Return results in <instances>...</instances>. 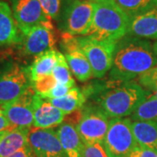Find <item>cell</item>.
<instances>
[{
    "label": "cell",
    "instance_id": "cell-1",
    "mask_svg": "<svg viewBox=\"0 0 157 157\" xmlns=\"http://www.w3.org/2000/svg\"><path fill=\"white\" fill-rule=\"evenodd\" d=\"M156 66L157 55L151 43L126 35L116 43L109 78L114 81H130Z\"/></svg>",
    "mask_w": 157,
    "mask_h": 157
},
{
    "label": "cell",
    "instance_id": "cell-2",
    "mask_svg": "<svg viewBox=\"0 0 157 157\" xmlns=\"http://www.w3.org/2000/svg\"><path fill=\"white\" fill-rule=\"evenodd\" d=\"M101 93L94 97L100 107L109 118H124L131 115L150 93L134 81H114L106 83Z\"/></svg>",
    "mask_w": 157,
    "mask_h": 157
},
{
    "label": "cell",
    "instance_id": "cell-3",
    "mask_svg": "<svg viewBox=\"0 0 157 157\" xmlns=\"http://www.w3.org/2000/svg\"><path fill=\"white\" fill-rule=\"evenodd\" d=\"M93 23L86 36L118 42L128 34L130 17L113 0H96Z\"/></svg>",
    "mask_w": 157,
    "mask_h": 157
},
{
    "label": "cell",
    "instance_id": "cell-4",
    "mask_svg": "<svg viewBox=\"0 0 157 157\" xmlns=\"http://www.w3.org/2000/svg\"><path fill=\"white\" fill-rule=\"evenodd\" d=\"M132 120L128 118H113L103 141L109 157H131L133 151L139 146L132 130Z\"/></svg>",
    "mask_w": 157,
    "mask_h": 157
},
{
    "label": "cell",
    "instance_id": "cell-5",
    "mask_svg": "<svg viewBox=\"0 0 157 157\" xmlns=\"http://www.w3.org/2000/svg\"><path fill=\"white\" fill-rule=\"evenodd\" d=\"M78 41L92 67L94 78H102L110 72L117 42L101 40L89 36L78 37Z\"/></svg>",
    "mask_w": 157,
    "mask_h": 157
},
{
    "label": "cell",
    "instance_id": "cell-6",
    "mask_svg": "<svg viewBox=\"0 0 157 157\" xmlns=\"http://www.w3.org/2000/svg\"><path fill=\"white\" fill-rule=\"evenodd\" d=\"M108 116L100 106L89 105L81 108V115L75 126L84 143H103L109 127Z\"/></svg>",
    "mask_w": 157,
    "mask_h": 157
},
{
    "label": "cell",
    "instance_id": "cell-7",
    "mask_svg": "<svg viewBox=\"0 0 157 157\" xmlns=\"http://www.w3.org/2000/svg\"><path fill=\"white\" fill-rule=\"evenodd\" d=\"M26 71L11 65L0 71V107L16 101L32 86Z\"/></svg>",
    "mask_w": 157,
    "mask_h": 157
},
{
    "label": "cell",
    "instance_id": "cell-8",
    "mask_svg": "<svg viewBox=\"0 0 157 157\" xmlns=\"http://www.w3.org/2000/svg\"><path fill=\"white\" fill-rule=\"evenodd\" d=\"M94 2L73 0L66 11L64 33L71 36H86L93 23Z\"/></svg>",
    "mask_w": 157,
    "mask_h": 157
},
{
    "label": "cell",
    "instance_id": "cell-9",
    "mask_svg": "<svg viewBox=\"0 0 157 157\" xmlns=\"http://www.w3.org/2000/svg\"><path fill=\"white\" fill-rule=\"evenodd\" d=\"M23 50L26 55L38 56L52 50L55 43V33L51 20L39 24L22 34Z\"/></svg>",
    "mask_w": 157,
    "mask_h": 157
},
{
    "label": "cell",
    "instance_id": "cell-10",
    "mask_svg": "<svg viewBox=\"0 0 157 157\" xmlns=\"http://www.w3.org/2000/svg\"><path fill=\"white\" fill-rule=\"evenodd\" d=\"M36 92L31 86L16 101L2 106V112L14 128H28L33 125V98Z\"/></svg>",
    "mask_w": 157,
    "mask_h": 157
},
{
    "label": "cell",
    "instance_id": "cell-11",
    "mask_svg": "<svg viewBox=\"0 0 157 157\" xmlns=\"http://www.w3.org/2000/svg\"><path fill=\"white\" fill-rule=\"evenodd\" d=\"M29 144L36 157H68L54 128H30Z\"/></svg>",
    "mask_w": 157,
    "mask_h": 157
},
{
    "label": "cell",
    "instance_id": "cell-12",
    "mask_svg": "<svg viewBox=\"0 0 157 157\" xmlns=\"http://www.w3.org/2000/svg\"><path fill=\"white\" fill-rule=\"evenodd\" d=\"M62 47L65 50L67 59L71 72L78 81L85 82L93 76V70L83 50L78 45V38L63 33Z\"/></svg>",
    "mask_w": 157,
    "mask_h": 157
},
{
    "label": "cell",
    "instance_id": "cell-13",
    "mask_svg": "<svg viewBox=\"0 0 157 157\" xmlns=\"http://www.w3.org/2000/svg\"><path fill=\"white\" fill-rule=\"evenodd\" d=\"M13 17L21 34L39 24L49 21L39 0H10Z\"/></svg>",
    "mask_w": 157,
    "mask_h": 157
},
{
    "label": "cell",
    "instance_id": "cell-14",
    "mask_svg": "<svg viewBox=\"0 0 157 157\" xmlns=\"http://www.w3.org/2000/svg\"><path fill=\"white\" fill-rule=\"evenodd\" d=\"M33 125L35 128H52L65 120L66 114L50 101L35 94L33 98Z\"/></svg>",
    "mask_w": 157,
    "mask_h": 157
},
{
    "label": "cell",
    "instance_id": "cell-15",
    "mask_svg": "<svg viewBox=\"0 0 157 157\" xmlns=\"http://www.w3.org/2000/svg\"><path fill=\"white\" fill-rule=\"evenodd\" d=\"M127 35L144 39H157V7L130 17Z\"/></svg>",
    "mask_w": 157,
    "mask_h": 157
},
{
    "label": "cell",
    "instance_id": "cell-16",
    "mask_svg": "<svg viewBox=\"0 0 157 157\" xmlns=\"http://www.w3.org/2000/svg\"><path fill=\"white\" fill-rule=\"evenodd\" d=\"M22 41V34L13 17L11 6L0 1V46L15 45Z\"/></svg>",
    "mask_w": 157,
    "mask_h": 157
},
{
    "label": "cell",
    "instance_id": "cell-17",
    "mask_svg": "<svg viewBox=\"0 0 157 157\" xmlns=\"http://www.w3.org/2000/svg\"><path fill=\"white\" fill-rule=\"evenodd\" d=\"M57 134L68 157H83L84 142L73 124H61L57 130Z\"/></svg>",
    "mask_w": 157,
    "mask_h": 157
},
{
    "label": "cell",
    "instance_id": "cell-18",
    "mask_svg": "<svg viewBox=\"0 0 157 157\" xmlns=\"http://www.w3.org/2000/svg\"><path fill=\"white\" fill-rule=\"evenodd\" d=\"M132 130L139 146L157 150V120L134 121Z\"/></svg>",
    "mask_w": 157,
    "mask_h": 157
},
{
    "label": "cell",
    "instance_id": "cell-19",
    "mask_svg": "<svg viewBox=\"0 0 157 157\" xmlns=\"http://www.w3.org/2000/svg\"><path fill=\"white\" fill-rule=\"evenodd\" d=\"M30 128H16L8 131L0 140V157H8L28 145Z\"/></svg>",
    "mask_w": 157,
    "mask_h": 157
},
{
    "label": "cell",
    "instance_id": "cell-20",
    "mask_svg": "<svg viewBox=\"0 0 157 157\" xmlns=\"http://www.w3.org/2000/svg\"><path fill=\"white\" fill-rule=\"evenodd\" d=\"M59 51H47L35 57L33 64L29 67V77L32 82L52 73V70L59 59Z\"/></svg>",
    "mask_w": 157,
    "mask_h": 157
},
{
    "label": "cell",
    "instance_id": "cell-21",
    "mask_svg": "<svg viewBox=\"0 0 157 157\" xmlns=\"http://www.w3.org/2000/svg\"><path fill=\"white\" fill-rule=\"evenodd\" d=\"M86 97L83 91H80L78 87L74 86L67 94L58 99L47 100L56 107L60 109L65 114H69L75 112L84 107Z\"/></svg>",
    "mask_w": 157,
    "mask_h": 157
},
{
    "label": "cell",
    "instance_id": "cell-22",
    "mask_svg": "<svg viewBox=\"0 0 157 157\" xmlns=\"http://www.w3.org/2000/svg\"><path fill=\"white\" fill-rule=\"evenodd\" d=\"M129 17L156 8L155 0H113Z\"/></svg>",
    "mask_w": 157,
    "mask_h": 157
},
{
    "label": "cell",
    "instance_id": "cell-23",
    "mask_svg": "<svg viewBox=\"0 0 157 157\" xmlns=\"http://www.w3.org/2000/svg\"><path fill=\"white\" fill-rule=\"evenodd\" d=\"M52 74L56 79L58 84L67 85L73 87L75 86V81L70 72V68L67 59L65 58V55L62 54L61 52H59V59Z\"/></svg>",
    "mask_w": 157,
    "mask_h": 157
},
{
    "label": "cell",
    "instance_id": "cell-24",
    "mask_svg": "<svg viewBox=\"0 0 157 157\" xmlns=\"http://www.w3.org/2000/svg\"><path fill=\"white\" fill-rule=\"evenodd\" d=\"M139 84L150 93V96L157 99V67L138 78Z\"/></svg>",
    "mask_w": 157,
    "mask_h": 157
},
{
    "label": "cell",
    "instance_id": "cell-25",
    "mask_svg": "<svg viewBox=\"0 0 157 157\" xmlns=\"http://www.w3.org/2000/svg\"><path fill=\"white\" fill-rule=\"evenodd\" d=\"M58 84L56 79L52 76V74L45 76L43 78H39L36 81L32 82V86L33 87L34 91L38 94H44L45 93L49 92Z\"/></svg>",
    "mask_w": 157,
    "mask_h": 157
},
{
    "label": "cell",
    "instance_id": "cell-26",
    "mask_svg": "<svg viewBox=\"0 0 157 157\" xmlns=\"http://www.w3.org/2000/svg\"><path fill=\"white\" fill-rule=\"evenodd\" d=\"M42 9L49 19H56L61 6V0H39Z\"/></svg>",
    "mask_w": 157,
    "mask_h": 157
},
{
    "label": "cell",
    "instance_id": "cell-27",
    "mask_svg": "<svg viewBox=\"0 0 157 157\" xmlns=\"http://www.w3.org/2000/svg\"><path fill=\"white\" fill-rule=\"evenodd\" d=\"M83 157H109L103 143H84Z\"/></svg>",
    "mask_w": 157,
    "mask_h": 157
},
{
    "label": "cell",
    "instance_id": "cell-28",
    "mask_svg": "<svg viewBox=\"0 0 157 157\" xmlns=\"http://www.w3.org/2000/svg\"><path fill=\"white\" fill-rule=\"evenodd\" d=\"M72 88H73V86H67V85L57 84L49 92L45 93L44 94H40V95L39 94V95L41 98L45 99V100L58 99V98H61V97L65 96L66 94H67Z\"/></svg>",
    "mask_w": 157,
    "mask_h": 157
},
{
    "label": "cell",
    "instance_id": "cell-29",
    "mask_svg": "<svg viewBox=\"0 0 157 157\" xmlns=\"http://www.w3.org/2000/svg\"><path fill=\"white\" fill-rule=\"evenodd\" d=\"M131 157H157V150L138 146L133 151Z\"/></svg>",
    "mask_w": 157,
    "mask_h": 157
},
{
    "label": "cell",
    "instance_id": "cell-30",
    "mask_svg": "<svg viewBox=\"0 0 157 157\" xmlns=\"http://www.w3.org/2000/svg\"><path fill=\"white\" fill-rule=\"evenodd\" d=\"M8 157H36V155L34 154L33 148L30 146V144H28L25 147H23L22 149L18 150L15 154H13V155H11Z\"/></svg>",
    "mask_w": 157,
    "mask_h": 157
},
{
    "label": "cell",
    "instance_id": "cell-31",
    "mask_svg": "<svg viewBox=\"0 0 157 157\" xmlns=\"http://www.w3.org/2000/svg\"><path fill=\"white\" fill-rule=\"evenodd\" d=\"M13 128H16L11 126L9 121L7 120V118L6 117V115L4 114V113L2 112V108L0 107V133L5 132V131H10Z\"/></svg>",
    "mask_w": 157,
    "mask_h": 157
},
{
    "label": "cell",
    "instance_id": "cell-32",
    "mask_svg": "<svg viewBox=\"0 0 157 157\" xmlns=\"http://www.w3.org/2000/svg\"><path fill=\"white\" fill-rule=\"evenodd\" d=\"M153 48H154V51H155V54L157 55V40L153 44Z\"/></svg>",
    "mask_w": 157,
    "mask_h": 157
},
{
    "label": "cell",
    "instance_id": "cell-33",
    "mask_svg": "<svg viewBox=\"0 0 157 157\" xmlns=\"http://www.w3.org/2000/svg\"><path fill=\"white\" fill-rule=\"evenodd\" d=\"M7 132H8V131H5V132H1V133H0V140H1V139L4 137V135H6Z\"/></svg>",
    "mask_w": 157,
    "mask_h": 157
},
{
    "label": "cell",
    "instance_id": "cell-34",
    "mask_svg": "<svg viewBox=\"0 0 157 157\" xmlns=\"http://www.w3.org/2000/svg\"><path fill=\"white\" fill-rule=\"evenodd\" d=\"M91 1H96V0H91Z\"/></svg>",
    "mask_w": 157,
    "mask_h": 157
},
{
    "label": "cell",
    "instance_id": "cell-35",
    "mask_svg": "<svg viewBox=\"0 0 157 157\" xmlns=\"http://www.w3.org/2000/svg\"><path fill=\"white\" fill-rule=\"evenodd\" d=\"M155 2H156V4H157V0H155Z\"/></svg>",
    "mask_w": 157,
    "mask_h": 157
}]
</instances>
